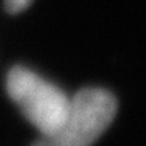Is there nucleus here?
<instances>
[{
	"label": "nucleus",
	"instance_id": "f257e3e1",
	"mask_svg": "<svg viewBox=\"0 0 146 146\" xmlns=\"http://www.w3.org/2000/svg\"><path fill=\"white\" fill-rule=\"evenodd\" d=\"M117 101L101 88L81 89L70 99L68 114L62 125L44 135L33 146H91L112 123Z\"/></svg>",
	"mask_w": 146,
	"mask_h": 146
},
{
	"label": "nucleus",
	"instance_id": "f03ea898",
	"mask_svg": "<svg viewBox=\"0 0 146 146\" xmlns=\"http://www.w3.org/2000/svg\"><path fill=\"white\" fill-rule=\"evenodd\" d=\"M7 93L41 136L50 135L68 114L70 98L62 89L26 67H13L7 76Z\"/></svg>",
	"mask_w": 146,
	"mask_h": 146
},
{
	"label": "nucleus",
	"instance_id": "7ed1b4c3",
	"mask_svg": "<svg viewBox=\"0 0 146 146\" xmlns=\"http://www.w3.org/2000/svg\"><path fill=\"white\" fill-rule=\"evenodd\" d=\"M31 3L33 0H5V8L10 13H20V11L26 10Z\"/></svg>",
	"mask_w": 146,
	"mask_h": 146
}]
</instances>
